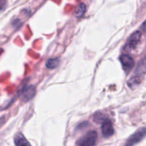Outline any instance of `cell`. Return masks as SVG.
Segmentation results:
<instances>
[{
	"instance_id": "9",
	"label": "cell",
	"mask_w": 146,
	"mask_h": 146,
	"mask_svg": "<svg viewBox=\"0 0 146 146\" xmlns=\"http://www.w3.org/2000/svg\"><path fill=\"white\" fill-rule=\"evenodd\" d=\"M60 59L58 58H49L48 61H46V66L49 69H54V68H56L58 65H59Z\"/></svg>"
},
{
	"instance_id": "1",
	"label": "cell",
	"mask_w": 146,
	"mask_h": 146,
	"mask_svg": "<svg viewBox=\"0 0 146 146\" xmlns=\"http://www.w3.org/2000/svg\"><path fill=\"white\" fill-rule=\"evenodd\" d=\"M146 74V56H144L138 63V66L135 69L134 75L130 78L128 84L130 87H133L134 85L138 84L141 81L143 76Z\"/></svg>"
},
{
	"instance_id": "5",
	"label": "cell",
	"mask_w": 146,
	"mask_h": 146,
	"mask_svg": "<svg viewBox=\"0 0 146 146\" xmlns=\"http://www.w3.org/2000/svg\"><path fill=\"white\" fill-rule=\"evenodd\" d=\"M146 135V128H141L138 130L137 132L133 134L129 138H128V141L125 143L126 145H133L139 143Z\"/></svg>"
},
{
	"instance_id": "4",
	"label": "cell",
	"mask_w": 146,
	"mask_h": 146,
	"mask_svg": "<svg viewBox=\"0 0 146 146\" xmlns=\"http://www.w3.org/2000/svg\"><path fill=\"white\" fill-rule=\"evenodd\" d=\"M120 61H121V65H122L123 69L126 73H128L131 71L135 66L134 60L131 56L128 54H123L120 56Z\"/></svg>"
},
{
	"instance_id": "7",
	"label": "cell",
	"mask_w": 146,
	"mask_h": 146,
	"mask_svg": "<svg viewBox=\"0 0 146 146\" xmlns=\"http://www.w3.org/2000/svg\"><path fill=\"white\" fill-rule=\"evenodd\" d=\"M34 94H35V88L34 86H29L24 89L21 94V98L24 101H28L34 96Z\"/></svg>"
},
{
	"instance_id": "10",
	"label": "cell",
	"mask_w": 146,
	"mask_h": 146,
	"mask_svg": "<svg viewBox=\"0 0 146 146\" xmlns=\"http://www.w3.org/2000/svg\"><path fill=\"white\" fill-rule=\"evenodd\" d=\"M86 11V6L84 3H81L78 6V7L76 9L75 16L77 18H81L84 15Z\"/></svg>"
},
{
	"instance_id": "2",
	"label": "cell",
	"mask_w": 146,
	"mask_h": 146,
	"mask_svg": "<svg viewBox=\"0 0 146 146\" xmlns=\"http://www.w3.org/2000/svg\"><path fill=\"white\" fill-rule=\"evenodd\" d=\"M98 134L96 131H91L88 133L83 138H81L79 141L77 142V145H94L96 144Z\"/></svg>"
},
{
	"instance_id": "11",
	"label": "cell",
	"mask_w": 146,
	"mask_h": 146,
	"mask_svg": "<svg viewBox=\"0 0 146 146\" xmlns=\"http://www.w3.org/2000/svg\"><path fill=\"white\" fill-rule=\"evenodd\" d=\"M141 30L143 31V32L146 33V20L144 21L143 23V24L141 25Z\"/></svg>"
},
{
	"instance_id": "3",
	"label": "cell",
	"mask_w": 146,
	"mask_h": 146,
	"mask_svg": "<svg viewBox=\"0 0 146 146\" xmlns=\"http://www.w3.org/2000/svg\"><path fill=\"white\" fill-rule=\"evenodd\" d=\"M142 36V33L139 31H136L133 33L130 37L128 38V41L126 43V48L129 51L133 50L136 48L138 44H139L140 41Z\"/></svg>"
},
{
	"instance_id": "8",
	"label": "cell",
	"mask_w": 146,
	"mask_h": 146,
	"mask_svg": "<svg viewBox=\"0 0 146 146\" xmlns=\"http://www.w3.org/2000/svg\"><path fill=\"white\" fill-rule=\"evenodd\" d=\"M14 143L16 145H30L29 143L27 141L24 135H21V133H18L16 135L15 138H14Z\"/></svg>"
},
{
	"instance_id": "6",
	"label": "cell",
	"mask_w": 146,
	"mask_h": 146,
	"mask_svg": "<svg viewBox=\"0 0 146 146\" xmlns=\"http://www.w3.org/2000/svg\"><path fill=\"white\" fill-rule=\"evenodd\" d=\"M101 132L104 138H108L113 135L114 128L112 122L109 119H105L102 122Z\"/></svg>"
}]
</instances>
